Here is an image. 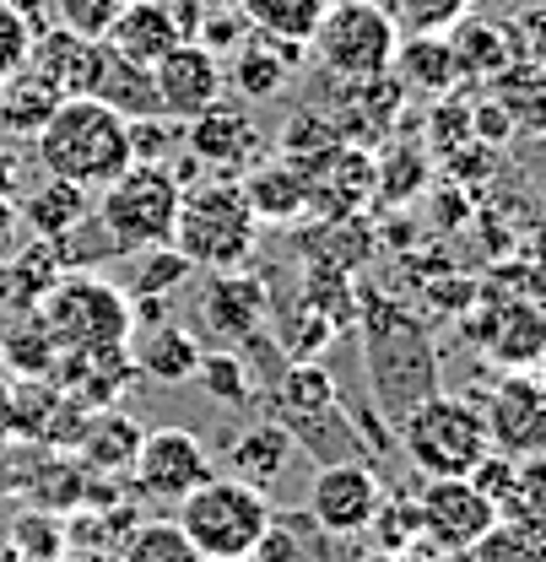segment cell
Listing matches in <instances>:
<instances>
[{"mask_svg": "<svg viewBox=\"0 0 546 562\" xmlns=\"http://www.w3.org/2000/svg\"><path fill=\"white\" fill-rule=\"evenodd\" d=\"M357 325H363V362H368V384H374L368 395L379 401L385 422H401L444 390L438 347L427 341V330L416 325L411 308L368 292L357 303Z\"/></svg>", "mask_w": 546, "mask_h": 562, "instance_id": "obj_1", "label": "cell"}, {"mask_svg": "<svg viewBox=\"0 0 546 562\" xmlns=\"http://www.w3.org/2000/svg\"><path fill=\"white\" fill-rule=\"evenodd\" d=\"M33 151H38L49 179L81 184L92 195L136 162L131 157V120H120L98 98H60V109L38 125Z\"/></svg>", "mask_w": 546, "mask_h": 562, "instance_id": "obj_2", "label": "cell"}, {"mask_svg": "<svg viewBox=\"0 0 546 562\" xmlns=\"http://www.w3.org/2000/svg\"><path fill=\"white\" fill-rule=\"evenodd\" d=\"M185 184L174 179L168 162H131L114 184L98 190V201L87 211V222L98 227L103 249L114 255H146L174 244V216H179Z\"/></svg>", "mask_w": 546, "mask_h": 562, "instance_id": "obj_3", "label": "cell"}, {"mask_svg": "<svg viewBox=\"0 0 546 562\" xmlns=\"http://www.w3.org/2000/svg\"><path fill=\"white\" fill-rule=\"evenodd\" d=\"M38 325L49 330V341L60 357H87V351H114L136 336V303L131 292L109 286L98 277H55L38 303H33Z\"/></svg>", "mask_w": 546, "mask_h": 562, "instance_id": "obj_4", "label": "cell"}, {"mask_svg": "<svg viewBox=\"0 0 546 562\" xmlns=\"http://www.w3.org/2000/svg\"><path fill=\"white\" fill-rule=\"evenodd\" d=\"M255 211L233 179H211L179 195L174 216V249L190 260V271H233L255 255Z\"/></svg>", "mask_w": 546, "mask_h": 562, "instance_id": "obj_5", "label": "cell"}, {"mask_svg": "<svg viewBox=\"0 0 546 562\" xmlns=\"http://www.w3.org/2000/svg\"><path fill=\"white\" fill-rule=\"evenodd\" d=\"M174 525L201 558H255L271 525V497L233 476H205L190 497L174 503Z\"/></svg>", "mask_w": 546, "mask_h": 562, "instance_id": "obj_6", "label": "cell"}, {"mask_svg": "<svg viewBox=\"0 0 546 562\" xmlns=\"http://www.w3.org/2000/svg\"><path fill=\"white\" fill-rule=\"evenodd\" d=\"M395 44H401V22H395V11H385L374 0H331L309 33V49L320 55V66L342 81L390 76Z\"/></svg>", "mask_w": 546, "mask_h": 562, "instance_id": "obj_7", "label": "cell"}, {"mask_svg": "<svg viewBox=\"0 0 546 562\" xmlns=\"http://www.w3.org/2000/svg\"><path fill=\"white\" fill-rule=\"evenodd\" d=\"M395 427H401V443H406L411 465L422 476H471V465L492 449L487 443V422H481L477 406L471 401H455L444 390L433 401H422L416 412H406Z\"/></svg>", "mask_w": 546, "mask_h": 562, "instance_id": "obj_8", "label": "cell"}, {"mask_svg": "<svg viewBox=\"0 0 546 562\" xmlns=\"http://www.w3.org/2000/svg\"><path fill=\"white\" fill-rule=\"evenodd\" d=\"M498 525V503L477 492L466 476H427L416 492V536L433 552H471Z\"/></svg>", "mask_w": 546, "mask_h": 562, "instance_id": "obj_9", "label": "cell"}, {"mask_svg": "<svg viewBox=\"0 0 546 562\" xmlns=\"http://www.w3.org/2000/svg\"><path fill=\"white\" fill-rule=\"evenodd\" d=\"M131 476L146 503H179L211 476V454L190 427H152V432H141Z\"/></svg>", "mask_w": 546, "mask_h": 562, "instance_id": "obj_10", "label": "cell"}, {"mask_svg": "<svg viewBox=\"0 0 546 562\" xmlns=\"http://www.w3.org/2000/svg\"><path fill=\"white\" fill-rule=\"evenodd\" d=\"M481 422H487V443L509 460H542V432H546V401L542 384L531 368H509L487 406H477Z\"/></svg>", "mask_w": 546, "mask_h": 562, "instance_id": "obj_11", "label": "cell"}, {"mask_svg": "<svg viewBox=\"0 0 546 562\" xmlns=\"http://www.w3.org/2000/svg\"><path fill=\"white\" fill-rule=\"evenodd\" d=\"M379 503H385V487H379L368 460L320 465V476L309 487V519L331 536H363L368 541V525H374Z\"/></svg>", "mask_w": 546, "mask_h": 562, "instance_id": "obj_12", "label": "cell"}, {"mask_svg": "<svg viewBox=\"0 0 546 562\" xmlns=\"http://www.w3.org/2000/svg\"><path fill=\"white\" fill-rule=\"evenodd\" d=\"M152 87H157L163 114L179 120V125H190L196 114H205V109L222 98L227 76H222V66H216L211 49H201V44L185 38L179 49H168V55L152 66Z\"/></svg>", "mask_w": 546, "mask_h": 562, "instance_id": "obj_13", "label": "cell"}, {"mask_svg": "<svg viewBox=\"0 0 546 562\" xmlns=\"http://www.w3.org/2000/svg\"><path fill=\"white\" fill-rule=\"evenodd\" d=\"M368 541L363 536H331L309 519V508H287L276 514L271 508V525H266V541L255 547L260 562H363Z\"/></svg>", "mask_w": 546, "mask_h": 562, "instance_id": "obj_14", "label": "cell"}, {"mask_svg": "<svg viewBox=\"0 0 546 562\" xmlns=\"http://www.w3.org/2000/svg\"><path fill=\"white\" fill-rule=\"evenodd\" d=\"M190 38V27H185V16L168 5V0H131L114 22H109V33H103V44L114 49V55H125V60H136V66H157L168 49H179Z\"/></svg>", "mask_w": 546, "mask_h": 562, "instance_id": "obj_15", "label": "cell"}, {"mask_svg": "<svg viewBox=\"0 0 546 562\" xmlns=\"http://www.w3.org/2000/svg\"><path fill=\"white\" fill-rule=\"evenodd\" d=\"M205 330L222 341V347H244L260 336L266 325V286L255 277H244L238 266L233 271H211V286H205Z\"/></svg>", "mask_w": 546, "mask_h": 562, "instance_id": "obj_16", "label": "cell"}, {"mask_svg": "<svg viewBox=\"0 0 546 562\" xmlns=\"http://www.w3.org/2000/svg\"><path fill=\"white\" fill-rule=\"evenodd\" d=\"M98 60H103V44L70 33V27H60V22L44 27V33H33V49H27V70L44 76L60 98H92Z\"/></svg>", "mask_w": 546, "mask_h": 562, "instance_id": "obj_17", "label": "cell"}, {"mask_svg": "<svg viewBox=\"0 0 546 562\" xmlns=\"http://www.w3.org/2000/svg\"><path fill=\"white\" fill-rule=\"evenodd\" d=\"M292 449H303L314 465H352V460H368V438L357 432V422L342 401L320 406V412H303V417H281Z\"/></svg>", "mask_w": 546, "mask_h": 562, "instance_id": "obj_18", "label": "cell"}, {"mask_svg": "<svg viewBox=\"0 0 546 562\" xmlns=\"http://www.w3.org/2000/svg\"><path fill=\"white\" fill-rule=\"evenodd\" d=\"M141 427L136 417L114 412V406H98L87 412L81 432H76V454H81V471H98V476H131L141 449Z\"/></svg>", "mask_w": 546, "mask_h": 562, "instance_id": "obj_19", "label": "cell"}, {"mask_svg": "<svg viewBox=\"0 0 546 562\" xmlns=\"http://www.w3.org/2000/svg\"><path fill=\"white\" fill-rule=\"evenodd\" d=\"M287 465H292V438L281 422H255V427L233 432V443H227V476L255 492H271L287 476Z\"/></svg>", "mask_w": 546, "mask_h": 562, "instance_id": "obj_20", "label": "cell"}, {"mask_svg": "<svg viewBox=\"0 0 546 562\" xmlns=\"http://www.w3.org/2000/svg\"><path fill=\"white\" fill-rule=\"evenodd\" d=\"M185 146L211 162V168H238L249 151H255V120L238 109V103H211L205 114H196L190 125H185Z\"/></svg>", "mask_w": 546, "mask_h": 562, "instance_id": "obj_21", "label": "cell"}, {"mask_svg": "<svg viewBox=\"0 0 546 562\" xmlns=\"http://www.w3.org/2000/svg\"><path fill=\"white\" fill-rule=\"evenodd\" d=\"M16 211H22L27 238L60 244V238H70V233L87 222V211H92V190L66 184V179H44V184H33L27 195H16Z\"/></svg>", "mask_w": 546, "mask_h": 562, "instance_id": "obj_22", "label": "cell"}, {"mask_svg": "<svg viewBox=\"0 0 546 562\" xmlns=\"http://www.w3.org/2000/svg\"><path fill=\"white\" fill-rule=\"evenodd\" d=\"M487 351L503 362V368H531L542 362V347H546V330H542V308L536 297H514V303H498L492 325L481 330Z\"/></svg>", "mask_w": 546, "mask_h": 562, "instance_id": "obj_23", "label": "cell"}, {"mask_svg": "<svg viewBox=\"0 0 546 562\" xmlns=\"http://www.w3.org/2000/svg\"><path fill=\"white\" fill-rule=\"evenodd\" d=\"M98 44H103V38H98ZM92 98L109 103L120 120H157V114H163L157 87H152V70L136 66V60H125V55H114L109 44H103V60H98V76H92Z\"/></svg>", "mask_w": 546, "mask_h": 562, "instance_id": "obj_24", "label": "cell"}, {"mask_svg": "<svg viewBox=\"0 0 546 562\" xmlns=\"http://www.w3.org/2000/svg\"><path fill=\"white\" fill-rule=\"evenodd\" d=\"M390 70L401 76L406 92H422V98H444V92L460 87V70H455V55H449L444 33H411V38H401Z\"/></svg>", "mask_w": 546, "mask_h": 562, "instance_id": "obj_25", "label": "cell"}, {"mask_svg": "<svg viewBox=\"0 0 546 562\" xmlns=\"http://www.w3.org/2000/svg\"><path fill=\"white\" fill-rule=\"evenodd\" d=\"M449 55H455V70L460 81H498L503 70L514 66V49H509V27L498 22H481V16H460L449 33Z\"/></svg>", "mask_w": 546, "mask_h": 562, "instance_id": "obj_26", "label": "cell"}, {"mask_svg": "<svg viewBox=\"0 0 546 562\" xmlns=\"http://www.w3.org/2000/svg\"><path fill=\"white\" fill-rule=\"evenodd\" d=\"M201 341L185 330V325H146L141 347L131 351L141 379H157V384H190L196 379V362H201Z\"/></svg>", "mask_w": 546, "mask_h": 562, "instance_id": "obj_27", "label": "cell"}, {"mask_svg": "<svg viewBox=\"0 0 546 562\" xmlns=\"http://www.w3.org/2000/svg\"><path fill=\"white\" fill-rule=\"evenodd\" d=\"M238 190H244V201L255 211V222H298L309 211V173L298 162L255 168Z\"/></svg>", "mask_w": 546, "mask_h": 562, "instance_id": "obj_28", "label": "cell"}, {"mask_svg": "<svg viewBox=\"0 0 546 562\" xmlns=\"http://www.w3.org/2000/svg\"><path fill=\"white\" fill-rule=\"evenodd\" d=\"M55 109H60V92H55L44 76H33L27 66L0 81V125H5V131L38 136V125H44Z\"/></svg>", "mask_w": 546, "mask_h": 562, "instance_id": "obj_29", "label": "cell"}, {"mask_svg": "<svg viewBox=\"0 0 546 562\" xmlns=\"http://www.w3.org/2000/svg\"><path fill=\"white\" fill-rule=\"evenodd\" d=\"M233 5L271 44H309V33H314V22L331 0H233Z\"/></svg>", "mask_w": 546, "mask_h": 562, "instance_id": "obj_30", "label": "cell"}, {"mask_svg": "<svg viewBox=\"0 0 546 562\" xmlns=\"http://www.w3.org/2000/svg\"><path fill=\"white\" fill-rule=\"evenodd\" d=\"M276 412L281 417H303V412H320V406H331V401H342L336 395V379H331V368H320L314 357H303V362H287L281 373H276Z\"/></svg>", "mask_w": 546, "mask_h": 562, "instance_id": "obj_31", "label": "cell"}, {"mask_svg": "<svg viewBox=\"0 0 546 562\" xmlns=\"http://www.w3.org/2000/svg\"><path fill=\"white\" fill-rule=\"evenodd\" d=\"M196 379H201L205 395H211V401H222V406H244V401L255 395L249 362H244V351H233V347L201 351V362H196Z\"/></svg>", "mask_w": 546, "mask_h": 562, "instance_id": "obj_32", "label": "cell"}, {"mask_svg": "<svg viewBox=\"0 0 546 562\" xmlns=\"http://www.w3.org/2000/svg\"><path fill=\"white\" fill-rule=\"evenodd\" d=\"M120 562H201V552L185 541V530L174 519H146L125 536Z\"/></svg>", "mask_w": 546, "mask_h": 562, "instance_id": "obj_33", "label": "cell"}, {"mask_svg": "<svg viewBox=\"0 0 546 562\" xmlns=\"http://www.w3.org/2000/svg\"><path fill=\"white\" fill-rule=\"evenodd\" d=\"M233 87L249 92V98H276L287 87V49H271V38L266 44H244L238 66H233Z\"/></svg>", "mask_w": 546, "mask_h": 562, "instance_id": "obj_34", "label": "cell"}, {"mask_svg": "<svg viewBox=\"0 0 546 562\" xmlns=\"http://www.w3.org/2000/svg\"><path fill=\"white\" fill-rule=\"evenodd\" d=\"M131 260H136L131 297H168V292H179L185 281L196 277V271H190V260H185L174 244H163V249H146V255H131Z\"/></svg>", "mask_w": 546, "mask_h": 562, "instance_id": "obj_35", "label": "cell"}, {"mask_svg": "<svg viewBox=\"0 0 546 562\" xmlns=\"http://www.w3.org/2000/svg\"><path fill=\"white\" fill-rule=\"evenodd\" d=\"M11 547L22 552L27 562H55L66 558V519H55V514H22L16 525H11Z\"/></svg>", "mask_w": 546, "mask_h": 562, "instance_id": "obj_36", "label": "cell"}, {"mask_svg": "<svg viewBox=\"0 0 546 562\" xmlns=\"http://www.w3.org/2000/svg\"><path fill=\"white\" fill-rule=\"evenodd\" d=\"M477 562H546L542 552V530H525V525H492L471 547Z\"/></svg>", "mask_w": 546, "mask_h": 562, "instance_id": "obj_37", "label": "cell"}, {"mask_svg": "<svg viewBox=\"0 0 546 562\" xmlns=\"http://www.w3.org/2000/svg\"><path fill=\"white\" fill-rule=\"evenodd\" d=\"M131 0H49V16L70 27V33H81V38H103L109 33V22L125 11Z\"/></svg>", "mask_w": 546, "mask_h": 562, "instance_id": "obj_38", "label": "cell"}, {"mask_svg": "<svg viewBox=\"0 0 546 562\" xmlns=\"http://www.w3.org/2000/svg\"><path fill=\"white\" fill-rule=\"evenodd\" d=\"M460 16H471V0H401L395 22H406L411 33H449Z\"/></svg>", "mask_w": 546, "mask_h": 562, "instance_id": "obj_39", "label": "cell"}, {"mask_svg": "<svg viewBox=\"0 0 546 562\" xmlns=\"http://www.w3.org/2000/svg\"><path fill=\"white\" fill-rule=\"evenodd\" d=\"M27 49H33V27H27V16H16L11 5H0V81L27 66Z\"/></svg>", "mask_w": 546, "mask_h": 562, "instance_id": "obj_40", "label": "cell"}, {"mask_svg": "<svg viewBox=\"0 0 546 562\" xmlns=\"http://www.w3.org/2000/svg\"><path fill=\"white\" fill-rule=\"evenodd\" d=\"M22 244H27L22 211H16V201H5V195H0V266H5V260H16V255H22Z\"/></svg>", "mask_w": 546, "mask_h": 562, "instance_id": "obj_41", "label": "cell"}, {"mask_svg": "<svg viewBox=\"0 0 546 562\" xmlns=\"http://www.w3.org/2000/svg\"><path fill=\"white\" fill-rule=\"evenodd\" d=\"M0 5H11L16 16H27V27H33V33H44V27H49V0H0Z\"/></svg>", "mask_w": 546, "mask_h": 562, "instance_id": "obj_42", "label": "cell"}, {"mask_svg": "<svg viewBox=\"0 0 546 562\" xmlns=\"http://www.w3.org/2000/svg\"><path fill=\"white\" fill-rule=\"evenodd\" d=\"M477 125L487 140H509V109L498 114V109H477Z\"/></svg>", "mask_w": 546, "mask_h": 562, "instance_id": "obj_43", "label": "cell"}, {"mask_svg": "<svg viewBox=\"0 0 546 562\" xmlns=\"http://www.w3.org/2000/svg\"><path fill=\"white\" fill-rule=\"evenodd\" d=\"M11 179H16V157L0 151V195H5V201H16V184H11Z\"/></svg>", "mask_w": 546, "mask_h": 562, "instance_id": "obj_44", "label": "cell"}, {"mask_svg": "<svg viewBox=\"0 0 546 562\" xmlns=\"http://www.w3.org/2000/svg\"><path fill=\"white\" fill-rule=\"evenodd\" d=\"M363 562H416V558H411V552H379V547H368Z\"/></svg>", "mask_w": 546, "mask_h": 562, "instance_id": "obj_45", "label": "cell"}, {"mask_svg": "<svg viewBox=\"0 0 546 562\" xmlns=\"http://www.w3.org/2000/svg\"><path fill=\"white\" fill-rule=\"evenodd\" d=\"M422 562H477L471 552H433V558H422Z\"/></svg>", "mask_w": 546, "mask_h": 562, "instance_id": "obj_46", "label": "cell"}, {"mask_svg": "<svg viewBox=\"0 0 546 562\" xmlns=\"http://www.w3.org/2000/svg\"><path fill=\"white\" fill-rule=\"evenodd\" d=\"M201 562H260V558H201Z\"/></svg>", "mask_w": 546, "mask_h": 562, "instance_id": "obj_47", "label": "cell"}, {"mask_svg": "<svg viewBox=\"0 0 546 562\" xmlns=\"http://www.w3.org/2000/svg\"><path fill=\"white\" fill-rule=\"evenodd\" d=\"M5 373H11V368H5V351H0V390H5Z\"/></svg>", "mask_w": 546, "mask_h": 562, "instance_id": "obj_48", "label": "cell"}, {"mask_svg": "<svg viewBox=\"0 0 546 562\" xmlns=\"http://www.w3.org/2000/svg\"><path fill=\"white\" fill-rule=\"evenodd\" d=\"M55 562H81V558H76V552H66V558H55Z\"/></svg>", "mask_w": 546, "mask_h": 562, "instance_id": "obj_49", "label": "cell"}]
</instances>
